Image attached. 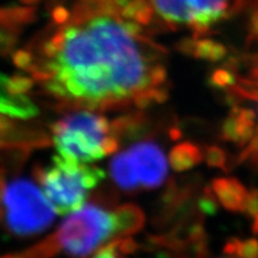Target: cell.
I'll return each instance as SVG.
<instances>
[{"label": "cell", "instance_id": "cell-1", "mask_svg": "<svg viewBox=\"0 0 258 258\" xmlns=\"http://www.w3.org/2000/svg\"><path fill=\"white\" fill-rule=\"evenodd\" d=\"M141 0L57 10V28L30 51V72L57 101L79 109L146 108L167 97L163 50L144 35Z\"/></svg>", "mask_w": 258, "mask_h": 258}, {"label": "cell", "instance_id": "cell-2", "mask_svg": "<svg viewBox=\"0 0 258 258\" xmlns=\"http://www.w3.org/2000/svg\"><path fill=\"white\" fill-rule=\"evenodd\" d=\"M51 139L59 156L86 164L115 153L118 147L114 125L89 110L60 118L51 125Z\"/></svg>", "mask_w": 258, "mask_h": 258}, {"label": "cell", "instance_id": "cell-3", "mask_svg": "<svg viewBox=\"0 0 258 258\" xmlns=\"http://www.w3.org/2000/svg\"><path fill=\"white\" fill-rule=\"evenodd\" d=\"M56 211L40 186L27 178L0 176V218L17 237H34L54 222Z\"/></svg>", "mask_w": 258, "mask_h": 258}, {"label": "cell", "instance_id": "cell-4", "mask_svg": "<svg viewBox=\"0 0 258 258\" xmlns=\"http://www.w3.org/2000/svg\"><path fill=\"white\" fill-rule=\"evenodd\" d=\"M41 189L57 214H70L84 205L89 192L104 179L105 172L86 163L55 156L36 172Z\"/></svg>", "mask_w": 258, "mask_h": 258}, {"label": "cell", "instance_id": "cell-5", "mask_svg": "<svg viewBox=\"0 0 258 258\" xmlns=\"http://www.w3.org/2000/svg\"><path fill=\"white\" fill-rule=\"evenodd\" d=\"M112 237H118L114 212L89 203L70 213L54 239L56 249L70 256L86 257Z\"/></svg>", "mask_w": 258, "mask_h": 258}, {"label": "cell", "instance_id": "cell-6", "mask_svg": "<svg viewBox=\"0 0 258 258\" xmlns=\"http://www.w3.org/2000/svg\"><path fill=\"white\" fill-rule=\"evenodd\" d=\"M110 175L115 184L124 191L156 189L167 176L166 157L153 141L138 143L112 158Z\"/></svg>", "mask_w": 258, "mask_h": 258}, {"label": "cell", "instance_id": "cell-7", "mask_svg": "<svg viewBox=\"0 0 258 258\" xmlns=\"http://www.w3.org/2000/svg\"><path fill=\"white\" fill-rule=\"evenodd\" d=\"M157 14L171 24L205 31L226 17L228 0H152Z\"/></svg>", "mask_w": 258, "mask_h": 258}, {"label": "cell", "instance_id": "cell-8", "mask_svg": "<svg viewBox=\"0 0 258 258\" xmlns=\"http://www.w3.org/2000/svg\"><path fill=\"white\" fill-rule=\"evenodd\" d=\"M0 114L29 120L38 114L37 106L25 95H15L10 90V77L0 72Z\"/></svg>", "mask_w": 258, "mask_h": 258}, {"label": "cell", "instance_id": "cell-9", "mask_svg": "<svg viewBox=\"0 0 258 258\" xmlns=\"http://www.w3.org/2000/svg\"><path fill=\"white\" fill-rule=\"evenodd\" d=\"M211 188L222 207L230 212L243 213L247 190L240 180L233 177L215 178L212 182Z\"/></svg>", "mask_w": 258, "mask_h": 258}, {"label": "cell", "instance_id": "cell-10", "mask_svg": "<svg viewBox=\"0 0 258 258\" xmlns=\"http://www.w3.org/2000/svg\"><path fill=\"white\" fill-rule=\"evenodd\" d=\"M114 218L117 227V235H131L144 227L145 215L138 206L122 205L114 211Z\"/></svg>", "mask_w": 258, "mask_h": 258}, {"label": "cell", "instance_id": "cell-11", "mask_svg": "<svg viewBox=\"0 0 258 258\" xmlns=\"http://www.w3.org/2000/svg\"><path fill=\"white\" fill-rule=\"evenodd\" d=\"M203 156L201 148L191 143H183L176 145L171 151L169 160L172 169L177 172H184L201 163Z\"/></svg>", "mask_w": 258, "mask_h": 258}, {"label": "cell", "instance_id": "cell-12", "mask_svg": "<svg viewBox=\"0 0 258 258\" xmlns=\"http://www.w3.org/2000/svg\"><path fill=\"white\" fill-rule=\"evenodd\" d=\"M189 51L200 59H206L211 61H219L226 55V48L220 43L212 40H200L196 42H190Z\"/></svg>", "mask_w": 258, "mask_h": 258}, {"label": "cell", "instance_id": "cell-13", "mask_svg": "<svg viewBox=\"0 0 258 258\" xmlns=\"http://www.w3.org/2000/svg\"><path fill=\"white\" fill-rule=\"evenodd\" d=\"M205 160L209 166L212 167H219V169H224L227 163V156H226L225 151L218 146H209L206 148L205 153Z\"/></svg>", "mask_w": 258, "mask_h": 258}, {"label": "cell", "instance_id": "cell-14", "mask_svg": "<svg viewBox=\"0 0 258 258\" xmlns=\"http://www.w3.org/2000/svg\"><path fill=\"white\" fill-rule=\"evenodd\" d=\"M221 137L226 141H231V143L237 144L239 143V135H238L237 121L233 114H230L227 118L224 121L221 125Z\"/></svg>", "mask_w": 258, "mask_h": 258}, {"label": "cell", "instance_id": "cell-15", "mask_svg": "<svg viewBox=\"0 0 258 258\" xmlns=\"http://www.w3.org/2000/svg\"><path fill=\"white\" fill-rule=\"evenodd\" d=\"M32 86H34V80L30 77H10V90L15 95H25V92H28Z\"/></svg>", "mask_w": 258, "mask_h": 258}, {"label": "cell", "instance_id": "cell-16", "mask_svg": "<svg viewBox=\"0 0 258 258\" xmlns=\"http://www.w3.org/2000/svg\"><path fill=\"white\" fill-rule=\"evenodd\" d=\"M235 83L234 76L227 70H217L211 76V84L217 88H230Z\"/></svg>", "mask_w": 258, "mask_h": 258}, {"label": "cell", "instance_id": "cell-17", "mask_svg": "<svg viewBox=\"0 0 258 258\" xmlns=\"http://www.w3.org/2000/svg\"><path fill=\"white\" fill-rule=\"evenodd\" d=\"M217 200H218L217 196L214 195L212 188L206 189L205 195H203V198L200 200V203H199L201 212L208 215H214L215 213L218 212V207H219Z\"/></svg>", "mask_w": 258, "mask_h": 258}, {"label": "cell", "instance_id": "cell-18", "mask_svg": "<svg viewBox=\"0 0 258 258\" xmlns=\"http://www.w3.org/2000/svg\"><path fill=\"white\" fill-rule=\"evenodd\" d=\"M237 257L239 258H258V239L240 240L237 251Z\"/></svg>", "mask_w": 258, "mask_h": 258}, {"label": "cell", "instance_id": "cell-19", "mask_svg": "<svg viewBox=\"0 0 258 258\" xmlns=\"http://www.w3.org/2000/svg\"><path fill=\"white\" fill-rule=\"evenodd\" d=\"M243 213L251 218H254L258 215V189L247 190Z\"/></svg>", "mask_w": 258, "mask_h": 258}, {"label": "cell", "instance_id": "cell-20", "mask_svg": "<svg viewBox=\"0 0 258 258\" xmlns=\"http://www.w3.org/2000/svg\"><path fill=\"white\" fill-rule=\"evenodd\" d=\"M117 251V240H116L114 243L106 245L102 250H99L92 258H120Z\"/></svg>", "mask_w": 258, "mask_h": 258}, {"label": "cell", "instance_id": "cell-21", "mask_svg": "<svg viewBox=\"0 0 258 258\" xmlns=\"http://www.w3.org/2000/svg\"><path fill=\"white\" fill-rule=\"evenodd\" d=\"M240 240L237 239V238H233V239H230L226 243L224 247V252L227 254V256H237L238 247H239Z\"/></svg>", "mask_w": 258, "mask_h": 258}, {"label": "cell", "instance_id": "cell-22", "mask_svg": "<svg viewBox=\"0 0 258 258\" xmlns=\"http://www.w3.org/2000/svg\"><path fill=\"white\" fill-rule=\"evenodd\" d=\"M10 129V122L8 118H5L4 116L0 115V133H3V132L8 131Z\"/></svg>", "mask_w": 258, "mask_h": 258}, {"label": "cell", "instance_id": "cell-23", "mask_svg": "<svg viewBox=\"0 0 258 258\" xmlns=\"http://www.w3.org/2000/svg\"><path fill=\"white\" fill-rule=\"evenodd\" d=\"M252 232L254 234H258V215L253 218V224H252Z\"/></svg>", "mask_w": 258, "mask_h": 258}, {"label": "cell", "instance_id": "cell-24", "mask_svg": "<svg viewBox=\"0 0 258 258\" xmlns=\"http://www.w3.org/2000/svg\"><path fill=\"white\" fill-rule=\"evenodd\" d=\"M227 258H239V257H237V256H228Z\"/></svg>", "mask_w": 258, "mask_h": 258}]
</instances>
